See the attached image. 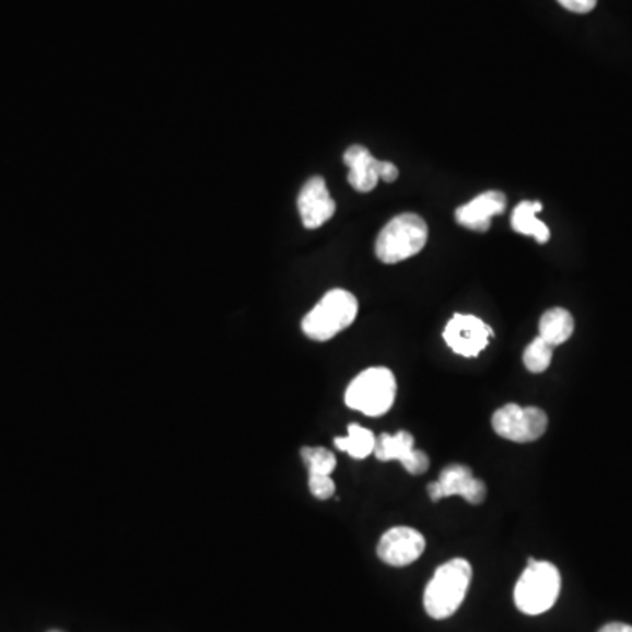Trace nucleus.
Instances as JSON below:
<instances>
[{
    "label": "nucleus",
    "mask_w": 632,
    "mask_h": 632,
    "mask_svg": "<svg viewBox=\"0 0 632 632\" xmlns=\"http://www.w3.org/2000/svg\"><path fill=\"white\" fill-rule=\"evenodd\" d=\"M492 428L498 436L513 443H532L543 436L548 429V417L541 408L506 405L492 417Z\"/></svg>",
    "instance_id": "nucleus-6"
},
{
    "label": "nucleus",
    "mask_w": 632,
    "mask_h": 632,
    "mask_svg": "<svg viewBox=\"0 0 632 632\" xmlns=\"http://www.w3.org/2000/svg\"><path fill=\"white\" fill-rule=\"evenodd\" d=\"M599 632H632V628L628 623L613 622L599 629Z\"/></svg>",
    "instance_id": "nucleus-22"
},
{
    "label": "nucleus",
    "mask_w": 632,
    "mask_h": 632,
    "mask_svg": "<svg viewBox=\"0 0 632 632\" xmlns=\"http://www.w3.org/2000/svg\"><path fill=\"white\" fill-rule=\"evenodd\" d=\"M425 550V538L413 527H393L378 543V557L385 564L405 567L419 561Z\"/></svg>",
    "instance_id": "nucleus-10"
},
{
    "label": "nucleus",
    "mask_w": 632,
    "mask_h": 632,
    "mask_svg": "<svg viewBox=\"0 0 632 632\" xmlns=\"http://www.w3.org/2000/svg\"><path fill=\"white\" fill-rule=\"evenodd\" d=\"M429 498L432 503H440L441 499L460 495L468 503L481 504L487 498V487L483 481L472 475L471 469L463 464H450L441 471L440 480L428 485Z\"/></svg>",
    "instance_id": "nucleus-8"
},
{
    "label": "nucleus",
    "mask_w": 632,
    "mask_h": 632,
    "mask_svg": "<svg viewBox=\"0 0 632 632\" xmlns=\"http://www.w3.org/2000/svg\"><path fill=\"white\" fill-rule=\"evenodd\" d=\"M335 445L338 446L339 450L353 457V459L362 460L373 454L374 446H376V436L370 429L352 423V425H348L347 436L336 437Z\"/></svg>",
    "instance_id": "nucleus-16"
},
{
    "label": "nucleus",
    "mask_w": 632,
    "mask_h": 632,
    "mask_svg": "<svg viewBox=\"0 0 632 632\" xmlns=\"http://www.w3.org/2000/svg\"><path fill=\"white\" fill-rule=\"evenodd\" d=\"M553 347L548 344L543 338H536L535 341H530L529 347L526 348L524 352V364H526L527 371L530 373L539 374L545 373V371L552 364Z\"/></svg>",
    "instance_id": "nucleus-17"
},
{
    "label": "nucleus",
    "mask_w": 632,
    "mask_h": 632,
    "mask_svg": "<svg viewBox=\"0 0 632 632\" xmlns=\"http://www.w3.org/2000/svg\"><path fill=\"white\" fill-rule=\"evenodd\" d=\"M304 464H306L309 475H321L330 477L336 469V457L327 448H303L301 450Z\"/></svg>",
    "instance_id": "nucleus-18"
},
{
    "label": "nucleus",
    "mask_w": 632,
    "mask_h": 632,
    "mask_svg": "<svg viewBox=\"0 0 632 632\" xmlns=\"http://www.w3.org/2000/svg\"><path fill=\"white\" fill-rule=\"evenodd\" d=\"M471 576V564L466 559H452L440 565L423 594V606L429 617L450 619L466 599Z\"/></svg>",
    "instance_id": "nucleus-1"
},
{
    "label": "nucleus",
    "mask_w": 632,
    "mask_h": 632,
    "mask_svg": "<svg viewBox=\"0 0 632 632\" xmlns=\"http://www.w3.org/2000/svg\"><path fill=\"white\" fill-rule=\"evenodd\" d=\"M443 338L452 352L472 359L485 350L490 338H494V330L478 316L457 313L446 324Z\"/></svg>",
    "instance_id": "nucleus-7"
},
{
    "label": "nucleus",
    "mask_w": 632,
    "mask_h": 632,
    "mask_svg": "<svg viewBox=\"0 0 632 632\" xmlns=\"http://www.w3.org/2000/svg\"><path fill=\"white\" fill-rule=\"evenodd\" d=\"M309 490L316 499H329L335 495L336 485L330 477H321V475H309Z\"/></svg>",
    "instance_id": "nucleus-19"
},
{
    "label": "nucleus",
    "mask_w": 632,
    "mask_h": 632,
    "mask_svg": "<svg viewBox=\"0 0 632 632\" xmlns=\"http://www.w3.org/2000/svg\"><path fill=\"white\" fill-rule=\"evenodd\" d=\"M575 320L564 307H552L543 313L539 320V338H543L553 348L565 343L573 336Z\"/></svg>",
    "instance_id": "nucleus-15"
},
{
    "label": "nucleus",
    "mask_w": 632,
    "mask_h": 632,
    "mask_svg": "<svg viewBox=\"0 0 632 632\" xmlns=\"http://www.w3.org/2000/svg\"><path fill=\"white\" fill-rule=\"evenodd\" d=\"M299 214L303 225L309 231L318 229L329 222L336 213V202L330 197L326 179L313 176L304 183L297 199Z\"/></svg>",
    "instance_id": "nucleus-11"
},
{
    "label": "nucleus",
    "mask_w": 632,
    "mask_h": 632,
    "mask_svg": "<svg viewBox=\"0 0 632 632\" xmlns=\"http://www.w3.org/2000/svg\"><path fill=\"white\" fill-rule=\"evenodd\" d=\"M504 211H506V196L498 190H489L475 197L468 204L460 206L459 210L455 211V220L469 231L487 232L492 219L503 214Z\"/></svg>",
    "instance_id": "nucleus-12"
},
{
    "label": "nucleus",
    "mask_w": 632,
    "mask_h": 632,
    "mask_svg": "<svg viewBox=\"0 0 632 632\" xmlns=\"http://www.w3.org/2000/svg\"><path fill=\"white\" fill-rule=\"evenodd\" d=\"M396 394L397 382L393 371L387 367H370L348 385L344 401L348 408L367 417H382L393 408Z\"/></svg>",
    "instance_id": "nucleus-5"
},
{
    "label": "nucleus",
    "mask_w": 632,
    "mask_h": 632,
    "mask_svg": "<svg viewBox=\"0 0 632 632\" xmlns=\"http://www.w3.org/2000/svg\"><path fill=\"white\" fill-rule=\"evenodd\" d=\"M564 10L571 13L587 14L597 5V0H557Z\"/></svg>",
    "instance_id": "nucleus-20"
},
{
    "label": "nucleus",
    "mask_w": 632,
    "mask_h": 632,
    "mask_svg": "<svg viewBox=\"0 0 632 632\" xmlns=\"http://www.w3.org/2000/svg\"><path fill=\"white\" fill-rule=\"evenodd\" d=\"M561 594V573L552 562L529 559L526 571L515 587V605L522 613H545L555 605Z\"/></svg>",
    "instance_id": "nucleus-4"
},
{
    "label": "nucleus",
    "mask_w": 632,
    "mask_h": 632,
    "mask_svg": "<svg viewBox=\"0 0 632 632\" xmlns=\"http://www.w3.org/2000/svg\"><path fill=\"white\" fill-rule=\"evenodd\" d=\"M359 303L352 292L335 289L318 301L303 318V332L313 341H329L352 326Z\"/></svg>",
    "instance_id": "nucleus-2"
},
{
    "label": "nucleus",
    "mask_w": 632,
    "mask_h": 632,
    "mask_svg": "<svg viewBox=\"0 0 632 632\" xmlns=\"http://www.w3.org/2000/svg\"><path fill=\"white\" fill-rule=\"evenodd\" d=\"M428 237V223L420 214L402 213L379 232L374 251L384 264H399L420 254Z\"/></svg>",
    "instance_id": "nucleus-3"
},
{
    "label": "nucleus",
    "mask_w": 632,
    "mask_h": 632,
    "mask_svg": "<svg viewBox=\"0 0 632 632\" xmlns=\"http://www.w3.org/2000/svg\"><path fill=\"white\" fill-rule=\"evenodd\" d=\"M543 211V204L539 201H524L515 208L512 216L513 231L524 236L535 237L539 245L550 241V229L538 219V213Z\"/></svg>",
    "instance_id": "nucleus-14"
},
{
    "label": "nucleus",
    "mask_w": 632,
    "mask_h": 632,
    "mask_svg": "<svg viewBox=\"0 0 632 632\" xmlns=\"http://www.w3.org/2000/svg\"><path fill=\"white\" fill-rule=\"evenodd\" d=\"M348 167V183L353 190L361 194L373 192L379 182V161L371 155L370 150L361 144L348 148L343 156Z\"/></svg>",
    "instance_id": "nucleus-13"
},
{
    "label": "nucleus",
    "mask_w": 632,
    "mask_h": 632,
    "mask_svg": "<svg viewBox=\"0 0 632 632\" xmlns=\"http://www.w3.org/2000/svg\"><path fill=\"white\" fill-rule=\"evenodd\" d=\"M379 179H384L385 183H394L399 178V169L393 162L379 161Z\"/></svg>",
    "instance_id": "nucleus-21"
},
{
    "label": "nucleus",
    "mask_w": 632,
    "mask_h": 632,
    "mask_svg": "<svg viewBox=\"0 0 632 632\" xmlns=\"http://www.w3.org/2000/svg\"><path fill=\"white\" fill-rule=\"evenodd\" d=\"M374 457L382 463L399 460L406 471L420 477L428 472L431 460L428 454L414 448V437L408 431H399L396 434H379L374 446Z\"/></svg>",
    "instance_id": "nucleus-9"
},
{
    "label": "nucleus",
    "mask_w": 632,
    "mask_h": 632,
    "mask_svg": "<svg viewBox=\"0 0 632 632\" xmlns=\"http://www.w3.org/2000/svg\"><path fill=\"white\" fill-rule=\"evenodd\" d=\"M54 632H58V631H54Z\"/></svg>",
    "instance_id": "nucleus-23"
}]
</instances>
